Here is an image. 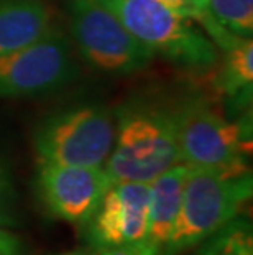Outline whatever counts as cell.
I'll use <instances>...</instances> for the list:
<instances>
[{"label": "cell", "instance_id": "cell-10", "mask_svg": "<svg viewBox=\"0 0 253 255\" xmlns=\"http://www.w3.org/2000/svg\"><path fill=\"white\" fill-rule=\"evenodd\" d=\"M187 165L177 163L150 181L148 234L147 239L160 249L168 242L179 214Z\"/></svg>", "mask_w": 253, "mask_h": 255}, {"label": "cell", "instance_id": "cell-4", "mask_svg": "<svg viewBox=\"0 0 253 255\" xmlns=\"http://www.w3.org/2000/svg\"><path fill=\"white\" fill-rule=\"evenodd\" d=\"M181 163L222 175L249 173L252 130L207 104L192 102L176 112Z\"/></svg>", "mask_w": 253, "mask_h": 255}, {"label": "cell", "instance_id": "cell-8", "mask_svg": "<svg viewBox=\"0 0 253 255\" xmlns=\"http://www.w3.org/2000/svg\"><path fill=\"white\" fill-rule=\"evenodd\" d=\"M104 166H76L38 161L36 189L53 218L84 226L110 184Z\"/></svg>", "mask_w": 253, "mask_h": 255}, {"label": "cell", "instance_id": "cell-14", "mask_svg": "<svg viewBox=\"0 0 253 255\" xmlns=\"http://www.w3.org/2000/svg\"><path fill=\"white\" fill-rule=\"evenodd\" d=\"M207 12L217 25L239 38H252L253 0H207Z\"/></svg>", "mask_w": 253, "mask_h": 255}, {"label": "cell", "instance_id": "cell-1", "mask_svg": "<svg viewBox=\"0 0 253 255\" xmlns=\"http://www.w3.org/2000/svg\"><path fill=\"white\" fill-rule=\"evenodd\" d=\"M177 163L176 112L137 106L118 114L114 146L104 165L112 181L150 183Z\"/></svg>", "mask_w": 253, "mask_h": 255}, {"label": "cell", "instance_id": "cell-7", "mask_svg": "<svg viewBox=\"0 0 253 255\" xmlns=\"http://www.w3.org/2000/svg\"><path fill=\"white\" fill-rule=\"evenodd\" d=\"M73 43L51 26L40 40L0 55V97L51 94L76 78Z\"/></svg>", "mask_w": 253, "mask_h": 255}, {"label": "cell", "instance_id": "cell-18", "mask_svg": "<svg viewBox=\"0 0 253 255\" xmlns=\"http://www.w3.org/2000/svg\"><path fill=\"white\" fill-rule=\"evenodd\" d=\"M0 255H21V241L5 227H0Z\"/></svg>", "mask_w": 253, "mask_h": 255}, {"label": "cell", "instance_id": "cell-3", "mask_svg": "<svg viewBox=\"0 0 253 255\" xmlns=\"http://www.w3.org/2000/svg\"><path fill=\"white\" fill-rule=\"evenodd\" d=\"M130 35L153 55L179 66L206 69L217 63V48L192 20L163 0H99Z\"/></svg>", "mask_w": 253, "mask_h": 255}, {"label": "cell", "instance_id": "cell-9", "mask_svg": "<svg viewBox=\"0 0 253 255\" xmlns=\"http://www.w3.org/2000/svg\"><path fill=\"white\" fill-rule=\"evenodd\" d=\"M150 183L114 181L85 222V239L94 251L145 241L148 234Z\"/></svg>", "mask_w": 253, "mask_h": 255}, {"label": "cell", "instance_id": "cell-5", "mask_svg": "<svg viewBox=\"0 0 253 255\" xmlns=\"http://www.w3.org/2000/svg\"><path fill=\"white\" fill-rule=\"evenodd\" d=\"M117 119L104 106H79L46 117L35 130L38 161L104 166L115 140Z\"/></svg>", "mask_w": 253, "mask_h": 255}, {"label": "cell", "instance_id": "cell-12", "mask_svg": "<svg viewBox=\"0 0 253 255\" xmlns=\"http://www.w3.org/2000/svg\"><path fill=\"white\" fill-rule=\"evenodd\" d=\"M253 84V40L239 38L225 50L222 69L219 74L220 92L230 97H250Z\"/></svg>", "mask_w": 253, "mask_h": 255}, {"label": "cell", "instance_id": "cell-6", "mask_svg": "<svg viewBox=\"0 0 253 255\" xmlns=\"http://www.w3.org/2000/svg\"><path fill=\"white\" fill-rule=\"evenodd\" d=\"M69 28L79 55L99 71L132 74L155 58L99 0H73Z\"/></svg>", "mask_w": 253, "mask_h": 255}, {"label": "cell", "instance_id": "cell-16", "mask_svg": "<svg viewBox=\"0 0 253 255\" xmlns=\"http://www.w3.org/2000/svg\"><path fill=\"white\" fill-rule=\"evenodd\" d=\"M17 189L7 163L0 158V227H17L20 224Z\"/></svg>", "mask_w": 253, "mask_h": 255}, {"label": "cell", "instance_id": "cell-15", "mask_svg": "<svg viewBox=\"0 0 253 255\" xmlns=\"http://www.w3.org/2000/svg\"><path fill=\"white\" fill-rule=\"evenodd\" d=\"M163 2L173 7L176 12L184 15L186 18L197 23L211 38L214 45H217L222 50H227L230 45H234L239 40V36L229 33L227 30H224L222 26L211 18V15L207 12V0H163Z\"/></svg>", "mask_w": 253, "mask_h": 255}, {"label": "cell", "instance_id": "cell-13", "mask_svg": "<svg viewBox=\"0 0 253 255\" xmlns=\"http://www.w3.org/2000/svg\"><path fill=\"white\" fill-rule=\"evenodd\" d=\"M199 255H253L250 221L239 216L227 222L202 242Z\"/></svg>", "mask_w": 253, "mask_h": 255}, {"label": "cell", "instance_id": "cell-2", "mask_svg": "<svg viewBox=\"0 0 253 255\" xmlns=\"http://www.w3.org/2000/svg\"><path fill=\"white\" fill-rule=\"evenodd\" d=\"M253 194L252 173L222 175L187 165L179 214L160 255H179L239 218Z\"/></svg>", "mask_w": 253, "mask_h": 255}, {"label": "cell", "instance_id": "cell-11", "mask_svg": "<svg viewBox=\"0 0 253 255\" xmlns=\"http://www.w3.org/2000/svg\"><path fill=\"white\" fill-rule=\"evenodd\" d=\"M51 28L43 0H0V55L31 45Z\"/></svg>", "mask_w": 253, "mask_h": 255}, {"label": "cell", "instance_id": "cell-17", "mask_svg": "<svg viewBox=\"0 0 253 255\" xmlns=\"http://www.w3.org/2000/svg\"><path fill=\"white\" fill-rule=\"evenodd\" d=\"M97 255H160V247L145 239V241L125 244V246L100 249L97 251Z\"/></svg>", "mask_w": 253, "mask_h": 255}, {"label": "cell", "instance_id": "cell-19", "mask_svg": "<svg viewBox=\"0 0 253 255\" xmlns=\"http://www.w3.org/2000/svg\"><path fill=\"white\" fill-rule=\"evenodd\" d=\"M61 255H87L84 252H69V254H61Z\"/></svg>", "mask_w": 253, "mask_h": 255}]
</instances>
